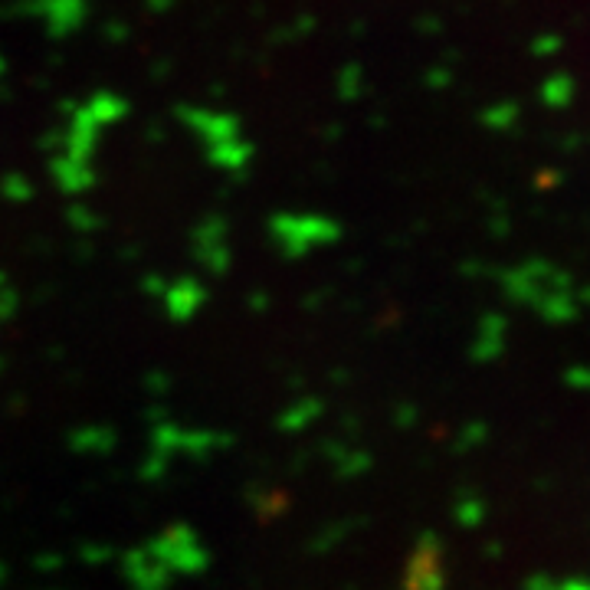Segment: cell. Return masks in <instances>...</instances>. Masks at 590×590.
<instances>
[{
	"label": "cell",
	"mask_w": 590,
	"mask_h": 590,
	"mask_svg": "<svg viewBox=\"0 0 590 590\" xmlns=\"http://www.w3.org/2000/svg\"><path fill=\"white\" fill-rule=\"evenodd\" d=\"M486 436H489V427H486V423H469V427L459 430L456 453H469V450H476V446L486 443Z\"/></svg>",
	"instance_id": "obj_8"
},
{
	"label": "cell",
	"mask_w": 590,
	"mask_h": 590,
	"mask_svg": "<svg viewBox=\"0 0 590 590\" xmlns=\"http://www.w3.org/2000/svg\"><path fill=\"white\" fill-rule=\"evenodd\" d=\"M505 335H509V322H505V315L486 312L476 325V338H472V345H469V358L476 364H489L495 358H502Z\"/></svg>",
	"instance_id": "obj_3"
},
{
	"label": "cell",
	"mask_w": 590,
	"mask_h": 590,
	"mask_svg": "<svg viewBox=\"0 0 590 590\" xmlns=\"http://www.w3.org/2000/svg\"><path fill=\"white\" fill-rule=\"evenodd\" d=\"M450 82H453V73L446 66H436V73L427 76V86L430 89H443V86H450Z\"/></svg>",
	"instance_id": "obj_11"
},
{
	"label": "cell",
	"mask_w": 590,
	"mask_h": 590,
	"mask_svg": "<svg viewBox=\"0 0 590 590\" xmlns=\"http://www.w3.org/2000/svg\"><path fill=\"white\" fill-rule=\"evenodd\" d=\"M564 384L574 387V391L590 394V364H577V368L564 371Z\"/></svg>",
	"instance_id": "obj_10"
},
{
	"label": "cell",
	"mask_w": 590,
	"mask_h": 590,
	"mask_svg": "<svg viewBox=\"0 0 590 590\" xmlns=\"http://www.w3.org/2000/svg\"><path fill=\"white\" fill-rule=\"evenodd\" d=\"M518 118H522V109H518V102L505 99V102L489 105V109L482 112V125L492 128V132H509V128L518 125Z\"/></svg>",
	"instance_id": "obj_5"
},
{
	"label": "cell",
	"mask_w": 590,
	"mask_h": 590,
	"mask_svg": "<svg viewBox=\"0 0 590 590\" xmlns=\"http://www.w3.org/2000/svg\"><path fill=\"white\" fill-rule=\"evenodd\" d=\"M528 590H590V577L571 574V577H551V574H531L522 581Z\"/></svg>",
	"instance_id": "obj_6"
},
{
	"label": "cell",
	"mask_w": 590,
	"mask_h": 590,
	"mask_svg": "<svg viewBox=\"0 0 590 590\" xmlns=\"http://www.w3.org/2000/svg\"><path fill=\"white\" fill-rule=\"evenodd\" d=\"M561 286H574L571 273H564L548 259H525V263L509 266L499 273V289L509 302L515 305H535L541 295L551 292V289H561Z\"/></svg>",
	"instance_id": "obj_1"
},
{
	"label": "cell",
	"mask_w": 590,
	"mask_h": 590,
	"mask_svg": "<svg viewBox=\"0 0 590 590\" xmlns=\"http://www.w3.org/2000/svg\"><path fill=\"white\" fill-rule=\"evenodd\" d=\"M453 518H456V525H463V528H479L486 522V502H482L479 495H463V499H456L453 505Z\"/></svg>",
	"instance_id": "obj_7"
},
{
	"label": "cell",
	"mask_w": 590,
	"mask_h": 590,
	"mask_svg": "<svg viewBox=\"0 0 590 590\" xmlns=\"http://www.w3.org/2000/svg\"><path fill=\"white\" fill-rule=\"evenodd\" d=\"M407 584L410 587H443L446 571H443V541L433 531H423L413 545L410 564H407Z\"/></svg>",
	"instance_id": "obj_2"
},
{
	"label": "cell",
	"mask_w": 590,
	"mask_h": 590,
	"mask_svg": "<svg viewBox=\"0 0 590 590\" xmlns=\"http://www.w3.org/2000/svg\"><path fill=\"white\" fill-rule=\"evenodd\" d=\"M577 299H581V305H590V282H587V286L577 289Z\"/></svg>",
	"instance_id": "obj_12"
},
{
	"label": "cell",
	"mask_w": 590,
	"mask_h": 590,
	"mask_svg": "<svg viewBox=\"0 0 590 590\" xmlns=\"http://www.w3.org/2000/svg\"><path fill=\"white\" fill-rule=\"evenodd\" d=\"M561 37L558 33H541V37L531 43V56H538V59H548V56H554V53H561Z\"/></svg>",
	"instance_id": "obj_9"
},
{
	"label": "cell",
	"mask_w": 590,
	"mask_h": 590,
	"mask_svg": "<svg viewBox=\"0 0 590 590\" xmlns=\"http://www.w3.org/2000/svg\"><path fill=\"white\" fill-rule=\"evenodd\" d=\"M538 96L548 109H568V105L577 99V79L571 73H564V69H558V73H551L545 82H541Z\"/></svg>",
	"instance_id": "obj_4"
}]
</instances>
